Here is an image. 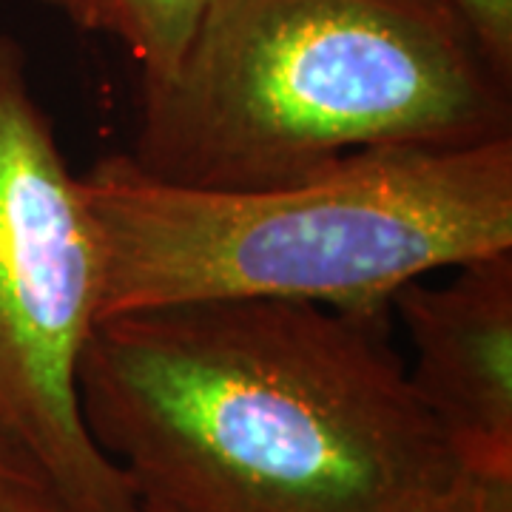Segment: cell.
<instances>
[{"label":"cell","instance_id":"obj_1","mask_svg":"<svg viewBox=\"0 0 512 512\" xmlns=\"http://www.w3.org/2000/svg\"><path fill=\"white\" fill-rule=\"evenodd\" d=\"M390 319L291 299L111 313L80 356L83 421L171 512H444L467 470Z\"/></svg>","mask_w":512,"mask_h":512},{"label":"cell","instance_id":"obj_2","mask_svg":"<svg viewBox=\"0 0 512 512\" xmlns=\"http://www.w3.org/2000/svg\"><path fill=\"white\" fill-rule=\"evenodd\" d=\"M512 137V77L444 0H214L140 80L126 157L163 183L256 188L373 148Z\"/></svg>","mask_w":512,"mask_h":512},{"label":"cell","instance_id":"obj_3","mask_svg":"<svg viewBox=\"0 0 512 512\" xmlns=\"http://www.w3.org/2000/svg\"><path fill=\"white\" fill-rule=\"evenodd\" d=\"M100 319L208 299L390 311L402 285L512 248V137L373 148L256 188H188L117 151L80 174Z\"/></svg>","mask_w":512,"mask_h":512},{"label":"cell","instance_id":"obj_4","mask_svg":"<svg viewBox=\"0 0 512 512\" xmlns=\"http://www.w3.org/2000/svg\"><path fill=\"white\" fill-rule=\"evenodd\" d=\"M100 319L94 220L37 100L29 57L0 35V439L18 444L83 512L137 493L83 421L77 370Z\"/></svg>","mask_w":512,"mask_h":512},{"label":"cell","instance_id":"obj_5","mask_svg":"<svg viewBox=\"0 0 512 512\" xmlns=\"http://www.w3.org/2000/svg\"><path fill=\"white\" fill-rule=\"evenodd\" d=\"M390 311L413 345L410 387L458 464L512 478V248L407 282Z\"/></svg>","mask_w":512,"mask_h":512},{"label":"cell","instance_id":"obj_6","mask_svg":"<svg viewBox=\"0 0 512 512\" xmlns=\"http://www.w3.org/2000/svg\"><path fill=\"white\" fill-rule=\"evenodd\" d=\"M80 32L117 40L143 80L165 77L214 0H40Z\"/></svg>","mask_w":512,"mask_h":512},{"label":"cell","instance_id":"obj_7","mask_svg":"<svg viewBox=\"0 0 512 512\" xmlns=\"http://www.w3.org/2000/svg\"><path fill=\"white\" fill-rule=\"evenodd\" d=\"M0 512H83L18 444L0 439Z\"/></svg>","mask_w":512,"mask_h":512},{"label":"cell","instance_id":"obj_8","mask_svg":"<svg viewBox=\"0 0 512 512\" xmlns=\"http://www.w3.org/2000/svg\"><path fill=\"white\" fill-rule=\"evenodd\" d=\"M470 26L484 52L512 77V0H444Z\"/></svg>","mask_w":512,"mask_h":512},{"label":"cell","instance_id":"obj_9","mask_svg":"<svg viewBox=\"0 0 512 512\" xmlns=\"http://www.w3.org/2000/svg\"><path fill=\"white\" fill-rule=\"evenodd\" d=\"M444 512H512V478L467 473Z\"/></svg>","mask_w":512,"mask_h":512},{"label":"cell","instance_id":"obj_10","mask_svg":"<svg viewBox=\"0 0 512 512\" xmlns=\"http://www.w3.org/2000/svg\"><path fill=\"white\" fill-rule=\"evenodd\" d=\"M128 512H171V510H165V507H160V504H148V501H140V498H137V504H134Z\"/></svg>","mask_w":512,"mask_h":512}]
</instances>
